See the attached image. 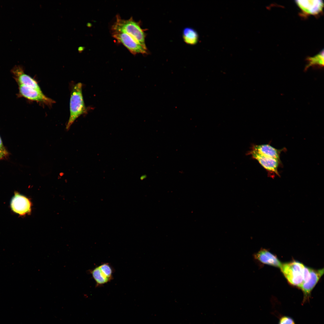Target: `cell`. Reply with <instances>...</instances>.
I'll return each mask as SVG.
<instances>
[{"mask_svg": "<svg viewBox=\"0 0 324 324\" xmlns=\"http://www.w3.org/2000/svg\"><path fill=\"white\" fill-rule=\"evenodd\" d=\"M112 36L134 54L139 53L144 54L147 53V48H144L127 34L119 32H112Z\"/></svg>", "mask_w": 324, "mask_h": 324, "instance_id": "6", "label": "cell"}, {"mask_svg": "<svg viewBox=\"0 0 324 324\" xmlns=\"http://www.w3.org/2000/svg\"><path fill=\"white\" fill-rule=\"evenodd\" d=\"M306 61L307 64L305 68V70H307L310 67L316 68H323L324 66L323 50L313 57H307Z\"/></svg>", "mask_w": 324, "mask_h": 324, "instance_id": "14", "label": "cell"}, {"mask_svg": "<svg viewBox=\"0 0 324 324\" xmlns=\"http://www.w3.org/2000/svg\"><path fill=\"white\" fill-rule=\"evenodd\" d=\"M305 267L302 263L294 261L282 264L280 268L288 282L300 288L304 283Z\"/></svg>", "mask_w": 324, "mask_h": 324, "instance_id": "3", "label": "cell"}, {"mask_svg": "<svg viewBox=\"0 0 324 324\" xmlns=\"http://www.w3.org/2000/svg\"><path fill=\"white\" fill-rule=\"evenodd\" d=\"M11 72L14 79L18 85L25 86L42 92L37 82L26 74L22 66L20 65L15 66L12 69Z\"/></svg>", "mask_w": 324, "mask_h": 324, "instance_id": "11", "label": "cell"}, {"mask_svg": "<svg viewBox=\"0 0 324 324\" xmlns=\"http://www.w3.org/2000/svg\"><path fill=\"white\" fill-rule=\"evenodd\" d=\"M252 149L265 156L280 160V154L284 150L277 149L269 144H267L254 145Z\"/></svg>", "mask_w": 324, "mask_h": 324, "instance_id": "13", "label": "cell"}, {"mask_svg": "<svg viewBox=\"0 0 324 324\" xmlns=\"http://www.w3.org/2000/svg\"><path fill=\"white\" fill-rule=\"evenodd\" d=\"M254 261L260 267L266 264L280 268L282 263L277 256L268 250L261 248L257 252L252 254Z\"/></svg>", "mask_w": 324, "mask_h": 324, "instance_id": "9", "label": "cell"}, {"mask_svg": "<svg viewBox=\"0 0 324 324\" xmlns=\"http://www.w3.org/2000/svg\"><path fill=\"white\" fill-rule=\"evenodd\" d=\"M12 210L20 215H23L30 212L31 203L26 196L15 192L10 203Z\"/></svg>", "mask_w": 324, "mask_h": 324, "instance_id": "12", "label": "cell"}, {"mask_svg": "<svg viewBox=\"0 0 324 324\" xmlns=\"http://www.w3.org/2000/svg\"><path fill=\"white\" fill-rule=\"evenodd\" d=\"M0 149H3V150L6 149L4 147V146L3 145V142H2V139L1 138V137H0Z\"/></svg>", "mask_w": 324, "mask_h": 324, "instance_id": "18", "label": "cell"}, {"mask_svg": "<svg viewBox=\"0 0 324 324\" xmlns=\"http://www.w3.org/2000/svg\"><path fill=\"white\" fill-rule=\"evenodd\" d=\"M323 273V268L317 270L310 268V276L309 278L300 287L304 295L302 304L309 301L312 290Z\"/></svg>", "mask_w": 324, "mask_h": 324, "instance_id": "7", "label": "cell"}, {"mask_svg": "<svg viewBox=\"0 0 324 324\" xmlns=\"http://www.w3.org/2000/svg\"><path fill=\"white\" fill-rule=\"evenodd\" d=\"M82 84L78 82L73 87L70 102V116L66 125L68 130L75 120L86 111L82 92Z\"/></svg>", "mask_w": 324, "mask_h": 324, "instance_id": "2", "label": "cell"}, {"mask_svg": "<svg viewBox=\"0 0 324 324\" xmlns=\"http://www.w3.org/2000/svg\"><path fill=\"white\" fill-rule=\"evenodd\" d=\"M113 271L108 263H103L89 271L95 282L96 287L102 286L112 280Z\"/></svg>", "mask_w": 324, "mask_h": 324, "instance_id": "4", "label": "cell"}, {"mask_svg": "<svg viewBox=\"0 0 324 324\" xmlns=\"http://www.w3.org/2000/svg\"><path fill=\"white\" fill-rule=\"evenodd\" d=\"M8 154V152L6 149L3 150L0 149V160L6 158Z\"/></svg>", "mask_w": 324, "mask_h": 324, "instance_id": "17", "label": "cell"}, {"mask_svg": "<svg viewBox=\"0 0 324 324\" xmlns=\"http://www.w3.org/2000/svg\"><path fill=\"white\" fill-rule=\"evenodd\" d=\"M19 92L17 97H23L29 100L35 101L51 106L54 100L45 96L42 92L32 88L22 85H18Z\"/></svg>", "mask_w": 324, "mask_h": 324, "instance_id": "5", "label": "cell"}, {"mask_svg": "<svg viewBox=\"0 0 324 324\" xmlns=\"http://www.w3.org/2000/svg\"><path fill=\"white\" fill-rule=\"evenodd\" d=\"M295 1L301 10L300 15L304 17L310 15H319L322 12L323 3L322 0H296Z\"/></svg>", "mask_w": 324, "mask_h": 324, "instance_id": "8", "label": "cell"}, {"mask_svg": "<svg viewBox=\"0 0 324 324\" xmlns=\"http://www.w3.org/2000/svg\"><path fill=\"white\" fill-rule=\"evenodd\" d=\"M183 38L185 43L190 45H194L197 42L198 35L194 29L187 27L183 30Z\"/></svg>", "mask_w": 324, "mask_h": 324, "instance_id": "15", "label": "cell"}, {"mask_svg": "<svg viewBox=\"0 0 324 324\" xmlns=\"http://www.w3.org/2000/svg\"><path fill=\"white\" fill-rule=\"evenodd\" d=\"M249 154L257 160L269 173L279 176L278 168L280 164V160L265 156L252 149Z\"/></svg>", "mask_w": 324, "mask_h": 324, "instance_id": "10", "label": "cell"}, {"mask_svg": "<svg viewBox=\"0 0 324 324\" xmlns=\"http://www.w3.org/2000/svg\"><path fill=\"white\" fill-rule=\"evenodd\" d=\"M278 324H295L293 320L290 317L284 316L279 320Z\"/></svg>", "mask_w": 324, "mask_h": 324, "instance_id": "16", "label": "cell"}, {"mask_svg": "<svg viewBox=\"0 0 324 324\" xmlns=\"http://www.w3.org/2000/svg\"><path fill=\"white\" fill-rule=\"evenodd\" d=\"M116 19L112 27V32L127 34L146 48L145 42V34L139 23L134 21L132 17L128 20H124L122 19L119 15H117Z\"/></svg>", "mask_w": 324, "mask_h": 324, "instance_id": "1", "label": "cell"}]
</instances>
